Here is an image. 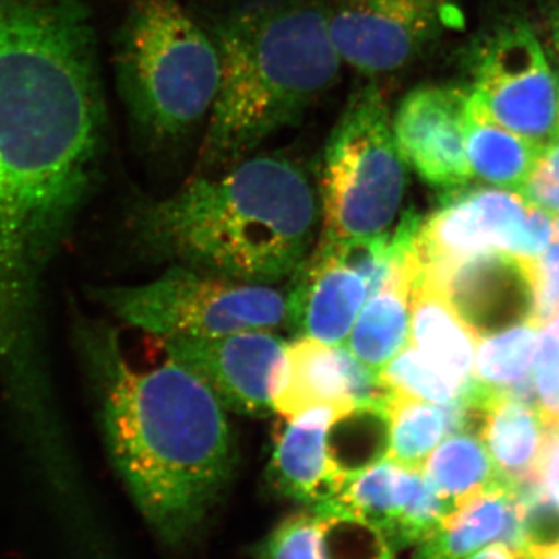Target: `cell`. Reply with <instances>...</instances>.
Listing matches in <instances>:
<instances>
[{"label":"cell","mask_w":559,"mask_h":559,"mask_svg":"<svg viewBox=\"0 0 559 559\" xmlns=\"http://www.w3.org/2000/svg\"><path fill=\"white\" fill-rule=\"evenodd\" d=\"M106 108L90 10L0 0V366L40 369V280L95 186Z\"/></svg>","instance_id":"1"},{"label":"cell","mask_w":559,"mask_h":559,"mask_svg":"<svg viewBox=\"0 0 559 559\" xmlns=\"http://www.w3.org/2000/svg\"><path fill=\"white\" fill-rule=\"evenodd\" d=\"M409 342L430 366L469 392L479 337L447 293L418 270L411 290Z\"/></svg>","instance_id":"21"},{"label":"cell","mask_w":559,"mask_h":559,"mask_svg":"<svg viewBox=\"0 0 559 559\" xmlns=\"http://www.w3.org/2000/svg\"><path fill=\"white\" fill-rule=\"evenodd\" d=\"M260 559H396L378 530L336 511L308 507L280 522Z\"/></svg>","instance_id":"19"},{"label":"cell","mask_w":559,"mask_h":559,"mask_svg":"<svg viewBox=\"0 0 559 559\" xmlns=\"http://www.w3.org/2000/svg\"><path fill=\"white\" fill-rule=\"evenodd\" d=\"M465 559H528L518 551L510 547L509 544L506 543H496L491 544V546L485 547L476 554L469 555L468 558Z\"/></svg>","instance_id":"31"},{"label":"cell","mask_w":559,"mask_h":559,"mask_svg":"<svg viewBox=\"0 0 559 559\" xmlns=\"http://www.w3.org/2000/svg\"><path fill=\"white\" fill-rule=\"evenodd\" d=\"M110 462L143 520L168 544L190 538L229 484L235 443L226 412L200 378L168 358L139 370L116 331L76 322Z\"/></svg>","instance_id":"2"},{"label":"cell","mask_w":559,"mask_h":559,"mask_svg":"<svg viewBox=\"0 0 559 559\" xmlns=\"http://www.w3.org/2000/svg\"><path fill=\"white\" fill-rule=\"evenodd\" d=\"M94 299L121 322L159 341L274 331L288 319L282 290L182 266H171L143 285L97 288Z\"/></svg>","instance_id":"7"},{"label":"cell","mask_w":559,"mask_h":559,"mask_svg":"<svg viewBox=\"0 0 559 559\" xmlns=\"http://www.w3.org/2000/svg\"><path fill=\"white\" fill-rule=\"evenodd\" d=\"M535 282V325L540 329L559 314V242L536 257Z\"/></svg>","instance_id":"30"},{"label":"cell","mask_w":559,"mask_h":559,"mask_svg":"<svg viewBox=\"0 0 559 559\" xmlns=\"http://www.w3.org/2000/svg\"><path fill=\"white\" fill-rule=\"evenodd\" d=\"M539 329L514 326L502 333L480 337L474 359V378L485 388L535 401L533 362Z\"/></svg>","instance_id":"26"},{"label":"cell","mask_w":559,"mask_h":559,"mask_svg":"<svg viewBox=\"0 0 559 559\" xmlns=\"http://www.w3.org/2000/svg\"><path fill=\"white\" fill-rule=\"evenodd\" d=\"M316 507L370 525L396 551L417 546L454 509L421 469L407 468L388 457L356 471L334 498Z\"/></svg>","instance_id":"12"},{"label":"cell","mask_w":559,"mask_h":559,"mask_svg":"<svg viewBox=\"0 0 559 559\" xmlns=\"http://www.w3.org/2000/svg\"><path fill=\"white\" fill-rule=\"evenodd\" d=\"M555 140H559V116H558V123H557V134H555Z\"/></svg>","instance_id":"35"},{"label":"cell","mask_w":559,"mask_h":559,"mask_svg":"<svg viewBox=\"0 0 559 559\" xmlns=\"http://www.w3.org/2000/svg\"><path fill=\"white\" fill-rule=\"evenodd\" d=\"M417 270L414 250L409 263L366 300L349 331L345 344L373 373L380 374L409 341L411 290Z\"/></svg>","instance_id":"22"},{"label":"cell","mask_w":559,"mask_h":559,"mask_svg":"<svg viewBox=\"0 0 559 559\" xmlns=\"http://www.w3.org/2000/svg\"><path fill=\"white\" fill-rule=\"evenodd\" d=\"M168 358L204 382L224 409L270 417L288 342L271 330L160 341Z\"/></svg>","instance_id":"11"},{"label":"cell","mask_w":559,"mask_h":559,"mask_svg":"<svg viewBox=\"0 0 559 559\" xmlns=\"http://www.w3.org/2000/svg\"><path fill=\"white\" fill-rule=\"evenodd\" d=\"M528 559H559V549L547 551V554L539 555V557H533Z\"/></svg>","instance_id":"33"},{"label":"cell","mask_w":559,"mask_h":559,"mask_svg":"<svg viewBox=\"0 0 559 559\" xmlns=\"http://www.w3.org/2000/svg\"><path fill=\"white\" fill-rule=\"evenodd\" d=\"M389 399L380 374L364 366L347 344L299 337L286 347L274 412L293 418L311 407L349 406L385 415Z\"/></svg>","instance_id":"14"},{"label":"cell","mask_w":559,"mask_h":559,"mask_svg":"<svg viewBox=\"0 0 559 559\" xmlns=\"http://www.w3.org/2000/svg\"><path fill=\"white\" fill-rule=\"evenodd\" d=\"M481 440L500 479L514 488L544 484V471L559 429L533 401L481 385L474 404Z\"/></svg>","instance_id":"18"},{"label":"cell","mask_w":559,"mask_h":559,"mask_svg":"<svg viewBox=\"0 0 559 559\" xmlns=\"http://www.w3.org/2000/svg\"><path fill=\"white\" fill-rule=\"evenodd\" d=\"M428 277L447 293L479 340L514 326L535 325V259L496 250Z\"/></svg>","instance_id":"15"},{"label":"cell","mask_w":559,"mask_h":559,"mask_svg":"<svg viewBox=\"0 0 559 559\" xmlns=\"http://www.w3.org/2000/svg\"><path fill=\"white\" fill-rule=\"evenodd\" d=\"M218 95L197 171L231 167L272 135L297 127L341 75L322 0H257L213 25Z\"/></svg>","instance_id":"4"},{"label":"cell","mask_w":559,"mask_h":559,"mask_svg":"<svg viewBox=\"0 0 559 559\" xmlns=\"http://www.w3.org/2000/svg\"><path fill=\"white\" fill-rule=\"evenodd\" d=\"M554 226H555V237H557L558 241H559V218H554Z\"/></svg>","instance_id":"34"},{"label":"cell","mask_w":559,"mask_h":559,"mask_svg":"<svg viewBox=\"0 0 559 559\" xmlns=\"http://www.w3.org/2000/svg\"><path fill=\"white\" fill-rule=\"evenodd\" d=\"M318 212L314 187L299 165L257 156L219 176L194 175L164 200L138 202L128 229L150 259L271 285L307 259Z\"/></svg>","instance_id":"3"},{"label":"cell","mask_w":559,"mask_h":559,"mask_svg":"<svg viewBox=\"0 0 559 559\" xmlns=\"http://www.w3.org/2000/svg\"><path fill=\"white\" fill-rule=\"evenodd\" d=\"M533 390L536 406L559 429V341L540 329L533 362Z\"/></svg>","instance_id":"28"},{"label":"cell","mask_w":559,"mask_h":559,"mask_svg":"<svg viewBox=\"0 0 559 559\" xmlns=\"http://www.w3.org/2000/svg\"><path fill=\"white\" fill-rule=\"evenodd\" d=\"M544 145L500 127L468 103L466 154L473 179L506 190H521Z\"/></svg>","instance_id":"24"},{"label":"cell","mask_w":559,"mask_h":559,"mask_svg":"<svg viewBox=\"0 0 559 559\" xmlns=\"http://www.w3.org/2000/svg\"><path fill=\"white\" fill-rule=\"evenodd\" d=\"M355 407L318 406L285 418L275 436L271 484L280 495L307 507L320 506L340 492L352 471L331 450V430L355 415Z\"/></svg>","instance_id":"16"},{"label":"cell","mask_w":559,"mask_h":559,"mask_svg":"<svg viewBox=\"0 0 559 559\" xmlns=\"http://www.w3.org/2000/svg\"><path fill=\"white\" fill-rule=\"evenodd\" d=\"M367 299L366 280L349 266L336 246L320 242L318 250L294 272L286 294V322L300 337L345 344Z\"/></svg>","instance_id":"17"},{"label":"cell","mask_w":559,"mask_h":559,"mask_svg":"<svg viewBox=\"0 0 559 559\" xmlns=\"http://www.w3.org/2000/svg\"><path fill=\"white\" fill-rule=\"evenodd\" d=\"M469 97L500 127L539 145L555 140L559 79L535 33L525 25H511L489 40Z\"/></svg>","instance_id":"10"},{"label":"cell","mask_w":559,"mask_h":559,"mask_svg":"<svg viewBox=\"0 0 559 559\" xmlns=\"http://www.w3.org/2000/svg\"><path fill=\"white\" fill-rule=\"evenodd\" d=\"M496 543L509 544L520 551V491L507 481L454 507L415 546L412 559H465Z\"/></svg>","instance_id":"20"},{"label":"cell","mask_w":559,"mask_h":559,"mask_svg":"<svg viewBox=\"0 0 559 559\" xmlns=\"http://www.w3.org/2000/svg\"><path fill=\"white\" fill-rule=\"evenodd\" d=\"M385 421L384 457L417 469L450 433L473 428V415L466 403H429L393 392L385 407Z\"/></svg>","instance_id":"23"},{"label":"cell","mask_w":559,"mask_h":559,"mask_svg":"<svg viewBox=\"0 0 559 559\" xmlns=\"http://www.w3.org/2000/svg\"><path fill=\"white\" fill-rule=\"evenodd\" d=\"M380 380L389 392L437 404L466 403L471 392L430 366L409 341L381 370Z\"/></svg>","instance_id":"27"},{"label":"cell","mask_w":559,"mask_h":559,"mask_svg":"<svg viewBox=\"0 0 559 559\" xmlns=\"http://www.w3.org/2000/svg\"><path fill=\"white\" fill-rule=\"evenodd\" d=\"M521 194L536 207L559 215V140L540 148Z\"/></svg>","instance_id":"29"},{"label":"cell","mask_w":559,"mask_h":559,"mask_svg":"<svg viewBox=\"0 0 559 559\" xmlns=\"http://www.w3.org/2000/svg\"><path fill=\"white\" fill-rule=\"evenodd\" d=\"M421 471L454 507L503 481L480 433L473 428L450 433L430 452Z\"/></svg>","instance_id":"25"},{"label":"cell","mask_w":559,"mask_h":559,"mask_svg":"<svg viewBox=\"0 0 559 559\" xmlns=\"http://www.w3.org/2000/svg\"><path fill=\"white\" fill-rule=\"evenodd\" d=\"M326 9L342 61L369 79L409 68L457 20L451 0H334Z\"/></svg>","instance_id":"9"},{"label":"cell","mask_w":559,"mask_h":559,"mask_svg":"<svg viewBox=\"0 0 559 559\" xmlns=\"http://www.w3.org/2000/svg\"><path fill=\"white\" fill-rule=\"evenodd\" d=\"M407 187L384 92L370 79L349 95L323 148L322 242L353 245L385 234Z\"/></svg>","instance_id":"6"},{"label":"cell","mask_w":559,"mask_h":559,"mask_svg":"<svg viewBox=\"0 0 559 559\" xmlns=\"http://www.w3.org/2000/svg\"><path fill=\"white\" fill-rule=\"evenodd\" d=\"M469 94L460 87L418 86L392 114V132L401 157L433 189L468 187L466 154Z\"/></svg>","instance_id":"13"},{"label":"cell","mask_w":559,"mask_h":559,"mask_svg":"<svg viewBox=\"0 0 559 559\" xmlns=\"http://www.w3.org/2000/svg\"><path fill=\"white\" fill-rule=\"evenodd\" d=\"M114 64L132 128L150 150L173 148L207 123L219 53L182 0H132Z\"/></svg>","instance_id":"5"},{"label":"cell","mask_w":559,"mask_h":559,"mask_svg":"<svg viewBox=\"0 0 559 559\" xmlns=\"http://www.w3.org/2000/svg\"><path fill=\"white\" fill-rule=\"evenodd\" d=\"M554 237V215L516 191L463 187L444 191L439 207L421 216L415 259L418 270L433 277L496 250L536 259Z\"/></svg>","instance_id":"8"},{"label":"cell","mask_w":559,"mask_h":559,"mask_svg":"<svg viewBox=\"0 0 559 559\" xmlns=\"http://www.w3.org/2000/svg\"><path fill=\"white\" fill-rule=\"evenodd\" d=\"M551 44H554V49L559 57V5L554 11V16H551Z\"/></svg>","instance_id":"32"}]
</instances>
